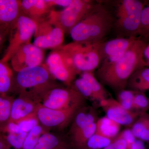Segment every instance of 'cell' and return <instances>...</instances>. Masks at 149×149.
<instances>
[{
  "label": "cell",
  "mask_w": 149,
  "mask_h": 149,
  "mask_svg": "<svg viewBox=\"0 0 149 149\" xmlns=\"http://www.w3.org/2000/svg\"><path fill=\"white\" fill-rule=\"evenodd\" d=\"M146 46L145 42L138 38L117 61L112 63L102 62L96 72L98 80L116 92L125 89L132 74L147 66L143 55Z\"/></svg>",
  "instance_id": "obj_1"
},
{
  "label": "cell",
  "mask_w": 149,
  "mask_h": 149,
  "mask_svg": "<svg viewBox=\"0 0 149 149\" xmlns=\"http://www.w3.org/2000/svg\"><path fill=\"white\" fill-rule=\"evenodd\" d=\"M113 23L112 15L105 7L94 5L70 34L75 42H102L111 29Z\"/></svg>",
  "instance_id": "obj_2"
},
{
  "label": "cell",
  "mask_w": 149,
  "mask_h": 149,
  "mask_svg": "<svg viewBox=\"0 0 149 149\" xmlns=\"http://www.w3.org/2000/svg\"><path fill=\"white\" fill-rule=\"evenodd\" d=\"M102 42H75L62 45L80 72H93L102 61Z\"/></svg>",
  "instance_id": "obj_3"
},
{
  "label": "cell",
  "mask_w": 149,
  "mask_h": 149,
  "mask_svg": "<svg viewBox=\"0 0 149 149\" xmlns=\"http://www.w3.org/2000/svg\"><path fill=\"white\" fill-rule=\"evenodd\" d=\"M94 4L88 0H72L70 5L59 11L52 10L47 19L54 26L60 27L65 32L70 30L90 11Z\"/></svg>",
  "instance_id": "obj_4"
},
{
  "label": "cell",
  "mask_w": 149,
  "mask_h": 149,
  "mask_svg": "<svg viewBox=\"0 0 149 149\" xmlns=\"http://www.w3.org/2000/svg\"><path fill=\"white\" fill-rule=\"evenodd\" d=\"M45 65L52 76L68 86L75 80L77 74L81 73L62 46L51 52L46 60Z\"/></svg>",
  "instance_id": "obj_5"
},
{
  "label": "cell",
  "mask_w": 149,
  "mask_h": 149,
  "mask_svg": "<svg viewBox=\"0 0 149 149\" xmlns=\"http://www.w3.org/2000/svg\"><path fill=\"white\" fill-rule=\"evenodd\" d=\"M51 74L45 65L31 67L16 72L14 83L24 93L26 90H32V94H42L49 88Z\"/></svg>",
  "instance_id": "obj_6"
},
{
  "label": "cell",
  "mask_w": 149,
  "mask_h": 149,
  "mask_svg": "<svg viewBox=\"0 0 149 149\" xmlns=\"http://www.w3.org/2000/svg\"><path fill=\"white\" fill-rule=\"evenodd\" d=\"M42 106L52 109H65L85 105V98L74 88H56L43 93Z\"/></svg>",
  "instance_id": "obj_7"
},
{
  "label": "cell",
  "mask_w": 149,
  "mask_h": 149,
  "mask_svg": "<svg viewBox=\"0 0 149 149\" xmlns=\"http://www.w3.org/2000/svg\"><path fill=\"white\" fill-rule=\"evenodd\" d=\"M37 28V24L35 21L23 13L22 14L11 28L12 32L9 44L1 60L7 62L19 48L29 43Z\"/></svg>",
  "instance_id": "obj_8"
},
{
  "label": "cell",
  "mask_w": 149,
  "mask_h": 149,
  "mask_svg": "<svg viewBox=\"0 0 149 149\" xmlns=\"http://www.w3.org/2000/svg\"><path fill=\"white\" fill-rule=\"evenodd\" d=\"M144 8L140 1L127 0L116 14L118 27L129 37H136L139 35L141 14Z\"/></svg>",
  "instance_id": "obj_9"
},
{
  "label": "cell",
  "mask_w": 149,
  "mask_h": 149,
  "mask_svg": "<svg viewBox=\"0 0 149 149\" xmlns=\"http://www.w3.org/2000/svg\"><path fill=\"white\" fill-rule=\"evenodd\" d=\"M84 106L72 107L67 109L55 110L39 105L36 111V115L39 122L45 127L63 129L72 122L78 110Z\"/></svg>",
  "instance_id": "obj_10"
},
{
  "label": "cell",
  "mask_w": 149,
  "mask_h": 149,
  "mask_svg": "<svg viewBox=\"0 0 149 149\" xmlns=\"http://www.w3.org/2000/svg\"><path fill=\"white\" fill-rule=\"evenodd\" d=\"M33 45L42 49H55L62 46L64 33L60 27L54 26L47 20L37 23Z\"/></svg>",
  "instance_id": "obj_11"
},
{
  "label": "cell",
  "mask_w": 149,
  "mask_h": 149,
  "mask_svg": "<svg viewBox=\"0 0 149 149\" xmlns=\"http://www.w3.org/2000/svg\"><path fill=\"white\" fill-rule=\"evenodd\" d=\"M43 50L30 42L19 48L10 58L13 69L15 72L27 68L42 64Z\"/></svg>",
  "instance_id": "obj_12"
},
{
  "label": "cell",
  "mask_w": 149,
  "mask_h": 149,
  "mask_svg": "<svg viewBox=\"0 0 149 149\" xmlns=\"http://www.w3.org/2000/svg\"><path fill=\"white\" fill-rule=\"evenodd\" d=\"M106 116L120 125L129 127L136 121L141 113L127 110L112 98H108L99 102Z\"/></svg>",
  "instance_id": "obj_13"
},
{
  "label": "cell",
  "mask_w": 149,
  "mask_h": 149,
  "mask_svg": "<svg viewBox=\"0 0 149 149\" xmlns=\"http://www.w3.org/2000/svg\"><path fill=\"white\" fill-rule=\"evenodd\" d=\"M33 97H35L29 93H22L20 97L12 101L9 121L17 123L36 114L39 105L32 100Z\"/></svg>",
  "instance_id": "obj_14"
},
{
  "label": "cell",
  "mask_w": 149,
  "mask_h": 149,
  "mask_svg": "<svg viewBox=\"0 0 149 149\" xmlns=\"http://www.w3.org/2000/svg\"><path fill=\"white\" fill-rule=\"evenodd\" d=\"M20 3L22 13L36 23L47 20L52 10L46 0H23Z\"/></svg>",
  "instance_id": "obj_15"
},
{
  "label": "cell",
  "mask_w": 149,
  "mask_h": 149,
  "mask_svg": "<svg viewBox=\"0 0 149 149\" xmlns=\"http://www.w3.org/2000/svg\"><path fill=\"white\" fill-rule=\"evenodd\" d=\"M22 13L20 1L0 0V26L11 29Z\"/></svg>",
  "instance_id": "obj_16"
},
{
  "label": "cell",
  "mask_w": 149,
  "mask_h": 149,
  "mask_svg": "<svg viewBox=\"0 0 149 149\" xmlns=\"http://www.w3.org/2000/svg\"><path fill=\"white\" fill-rule=\"evenodd\" d=\"M137 37L119 38L102 42L101 55L102 61L104 59L119 54H123L137 40Z\"/></svg>",
  "instance_id": "obj_17"
},
{
  "label": "cell",
  "mask_w": 149,
  "mask_h": 149,
  "mask_svg": "<svg viewBox=\"0 0 149 149\" xmlns=\"http://www.w3.org/2000/svg\"><path fill=\"white\" fill-rule=\"evenodd\" d=\"M120 126L106 116H104L97 120L95 134L114 140L120 133Z\"/></svg>",
  "instance_id": "obj_18"
},
{
  "label": "cell",
  "mask_w": 149,
  "mask_h": 149,
  "mask_svg": "<svg viewBox=\"0 0 149 149\" xmlns=\"http://www.w3.org/2000/svg\"><path fill=\"white\" fill-rule=\"evenodd\" d=\"M127 87L135 91L149 90V68H143L134 72L128 79Z\"/></svg>",
  "instance_id": "obj_19"
},
{
  "label": "cell",
  "mask_w": 149,
  "mask_h": 149,
  "mask_svg": "<svg viewBox=\"0 0 149 149\" xmlns=\"http://www.w3.org/2000/svg\"><path fill=\"white\" fill-rule=\"evenodd\" d=\"M38 143L49 149H72L68 137L56 136L48 132L42 134Z\"/></svg>",
  "instance_id": "obj_20"
},
{
  "label": "cell",
  "mask_w": 149,
  "mask_h": 149,
  "mask_svg": "<svg viewBox=\"0 0 149 149\" xmlns=\"http://www.w3.org/2000/svg\"><path fill=\"white\" fill-rule=\"evenodd\" d=\"M130 129L136 139L149 142V116L141 113Z\"/></svg>",
  "instance_id": "obj_21"
},
{
  "label": "cell",
  "mask_w": 149,
  "mask_h": 149,
  "mask_svg": "<svg viewBox=\"0 0 149 149\" xmlns=\"http://www.w3.org/2000/svg\"><path fill=\"white\" fill-rule=\"evenodd\" d=\"M14 76L7 63L0 60V95L6 96L13 88Z\"/></svg>",
  "instance_id": "obj_22"
},
{
  "label": "cell",
  "mask_w": 149,
  "mask_h": 149,
  "mask_svg": "<svg viewBox=\"0 0 149 149\" xmlns=\"http://www.w3.org/2000/svg\"><path fill=\"white\" fill-rule=\"evenodd\" d=\"M80 77L86 80L90 85L95 96L96 101L100 102L103 100L108 98V95L105 89L96 78L93 72H83Z\"/></svg>",
  "instance_id": "obj_23"
},
{
  "label": "cell",
  "mask_w": 149,
  "mask_h": 149,
  "mask_svg": "<svg viewBox=\"0 0 149 149\" xmlns=\"http://www.w3.org/2000/svg\"><path fill=\"white\" fill-rule=\"evenodd\" d=\"M43 133L42 126L40 125L35 126L27 133L22 149H35Z\"/></svg>",
  "instance_id": "obj_24"
},
{
  "label": "cell",
  "mask_w": 149,
  "mask_h": 149,
  "mask_svg": "<svg viewBox=\"0 0 149 149\" xmlns=\"http://www.w3.org/2000/svg\"><path fill=\"white\" fill-rule=\"evenodd\" d=\"M135 91L124 90L117 92V101L125 109L133 111V105Z\"/></svg>",
  "instance_id": "obj_25"
},
{
  "label": "cell",
  "mask_w": 149,
  "mask_h": 149,
  "mask_svg": "<svg viewBox=\"0 0 149 149\" xmlns=\"http://www.w3.org/2000/svg\"><path fill=\"white\" fill-rule=\"evenodd\" d=\"M113 141L95 133L87 142L85 149H103Z\"/></svg>",
  "instance_id": "obj_26"
},
{
  "label": "cell",
  "mask_w": 149,
  "mask_h": 149,
  "mask_svg": "<svg viewBox=\"0 0 149 149\" xmlns=\"http://www.w3.org/2000/svg\"><path fill=\"white\" fill-rule=\"evenodd\" d=\"M12 102V101L6 96L0 95V125L9 121Z\"/></svg>",
  "instance_id": "obj_27"
},
{
  "label": "cell",
  "mask_w": 149,
  "mask_h": 149,
  "mask_svg": "<svg viewBox=\"0 0 149 149\" xmlns=\"http://www.w3.org/2000/svg\"><path fill=\"white\" fill-rule=\"evenodd\" d=\"M27 133L21 130L17 133H8L6 141L10 146L15 149H22Z\"/></svg>",
  "instance_id": "obj_28"
},
{
  "label": "cell",
  "mask_w": 149,
  "mask_h": 149,
  "mask_svg": "<svg viewBox=\"0 0 149 149\" xmlns=\"http://www.w3.org/2000/svg\"><path fill=\"white\" fill-rule=\"evenodd\" d=\"M74 88L82 95L85 98H89L91 100L95 101V96L91 87L86 80L82 77L75 79L74 81Z\"/></svg>",
  "instance_id": "obj_29"
},
{
  "label": "cell",
  "mask_w": 149,
  "mask_h": 149,
  "mask_svg": "<svg viewBox=\"0 0 149 149\" xmlns=\"http://www.w3.org/2000/svg\"><path fill=\"white\" fill-rule=\"evenodd\" d=\"M149 107V101L145 95L142 93H135L133 99V111L140 113H144Z\"/></svg>",
  "instance_id": "obj_30"
},
{
  "label": "cell",
  "mask_w": 149,
  "mask_h": 149,
  "mask_svg": "<svg viewBox=\"0 0 149 149\" xmlns=\"http://www.w3.org/2000/svg\"><path fill=\"white\" fill-rule=\"evenodd\" d=\"M139 35L149 37V6L144 7L141 13Z\"/></svg>",
  "instance_id": "obj_31"
},
{
  "label": "cell",
  "mask_w": 149,
  "mask_h": 149,
  "mask_svg": "<svg viewBox=\"0 0 149 149\" xmlns=\"http://www.w3.org/2000/svg\"><path fill=\"white\" fill-rule=\"evenodd\" d=\"M22 131L28 133L37 125H39V120L36 114L29 116L16 123Z\"/></svg>",
  "instance_id": "obj_32"
},
{
  "label": "cell",
  "mask_w": 149,
  "mask_h": 149,
  "mask_svg": "<svg viewBox=\"0 0 149 149\" xmlns=\"http://www.w3.org/2000/svg\"><path fill=\"white\" fill-rule=\"evenodd\" d=\"M116 139H123L127 144V149L136 140L131 129L126 128L120 132Z\"/></svg>",
  "instance_id": "obj_33"
},
{
  "label": "cell",
  "mask_w": 149,
  "mask_h": 149,
  "mask_svg": "<svg viewBox=\"0 0 149 149\" xmlns=\"http://www.w3.org/2000/svg\"><path fill=\"white\" fill-rule=\"evenodd\" d=\"M103 149H127V144L123 139H115L111 144Z\"/></svg>",
  "instance_id": "obj_34"
},
{
  "label": "cell",
  "mask_w": 149,
  "mask_h": 149,
  "mask_svg": "<svg viewBox=\"0 0 149 149\" xmlns=\"http://www.w3.org/2000/svg\"><path fill=\"white\" fill-rule=\"evenodd\" d=\"M72 0H46V1L51 7L56 6L63 7L65 8L70 5Z\"/></svg>",
  "instance_id": "obj_35"
},
{
  "label": "cell",
  "mask_w": 149,
  "mask_h": 149,
  "mask_svg": "<svg viewBox=\"0 0 149 149\" xmlns=\"http://www.w3.org/2000/svg\"><path fill=\"white\" fill-rule=\"evenodd\" d=\"M127 149H146V148L143 141L136 139Z\"/></svg>",
  "instance_id": "obj_36"
},
{
  "label": "cell",
  "mask_w": 149,
  "mask_h": 149,
  "mask_svg": "<svg viewBox=\"0 0 149 149\" xmlns=\"http://www.w3.org/2000/svg\"><path fill=\"white\" fill-rule=\"evenodd\" d=\"M7 29L0 26V47L2 45L4 40L5 33L7 32Z\"/></svg>",
  "instance_id": "obj_37"
},
{
  "label": "cell",
  "mask_w": 149,
  "mask_h": 149,
  "mask_svg": "<svg viewBox=\"0 0 149 149\" xmlns=\"http://www.w3.org/2000/svg\"><path fill=\"white\" fill-rule=\"evenodd\" d=\"M143 55L144 57L146 58L147 60L149 58V44L148 45H147L146 47L145 48Z\"/></svg>",
  "instance_id": "obj_38"
},
{
  "label": "cell",
  "mask_w": 149,
  "mask_h": 149,
  "mask_svg": "<svg viewBox=\"0 0 149 149\" xmlns=\"http://www.w3.org/2000/svg\"><path fill=\"white\" fill-rule=\"evenodd\" d=\"M34 149H49L45 146L38 143Z\"/></svg>",
  "instance_id": "obj_39"
},
{
  "label": "cell",
  "mask_w": 149,
  "mask_h": 149,
  "mask_svg": "<svg viewBox=\"0 0 149 149\" xmlns=\"http://www.w3.org/2000/svg\"><path fill=\"white\" fill-rule=\"evenodd\" d=\"M147 63V65H148L149 66V58L148 59V61L146 63Z\"/></svg>",
  "instance_id": "obj_40"
}]
</instances>
